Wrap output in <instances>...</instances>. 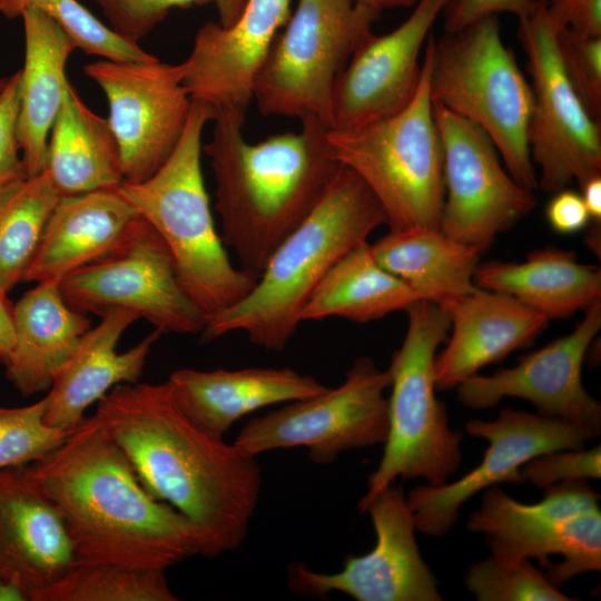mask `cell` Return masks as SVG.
<instances>
[{
    "label": "cell",
    "instance_id": "cell-14",
    "mask_svg": "<svg viewBox=\"0 0 601 601\" xmlns=\"http://www.w3.org/2000/svg\"><path fill=\"white\" fill-rule=\"evenodd\" d=\"M433 114L443 147L440 228L483 253L535 208L536 198L502 166L494 144L477 125L434 102Z\"/></svg>",
    "mask_w": 601,
    "mask_h": 601
},
{
    "label": "cell",
    "instance_id": "cell-35",
    "mask_svg": "<svg viewBox=\"0 0 601 601\" xmlns=\"http://www.w3.org/2000/svg\"><path fill=\"white\" fill-rule=\"evenodd\" d=\"M466 589L479 601H571L530 560L495 556L473 563L464 575Z\"/></svg>",
    "mask_w": 601,
    "mask_h": 601
},
{
    "label": "cell",
    "instance_id": "cell-34",
    "mask_svg": "<svg viewBox=\"0 0 601 601\" xmlns=\"http://www.w3.org/2000/svg\"><path fill=\"white\" fill-rule=\"evenodd\" d=\"M35 8L56 21L77 49L108 60L147 62L158 59L139 45L116 35L78 0H0V13L6 18H21Z\"/></svg>",
    "mask_w": 601,
    "mask_h": 601
},
{
    "label": "cell",
    "instance_id": "cell-48",
    "mask_svg": "<svg viewBox=\"0 0 601 601\" xmlns=\"http://www.w3.org/2000/svg\"><path fill=\"white\" fill-rule=\"evenodd\" d=\"M7 80L8 78H0V92L2 91V89L4 88L6 83H7Z\"/></svg>",
    "mask_w": 601,
    "mask_h": 601
},
{
    "label": "cell",
    "instance_id": "cell-31",
    "mask_svg": "<svg viewBox=\"0 0 601 601\" xmlns=\"http://www.w3.org/2000/svg\"><path fill=\"white\" fill-rule=\"evenodd\" d=\"M417 299L408 286L377 263L365 240L329 268L303 308L300 321L336 316L364 323L406 311Z\"/></svg>",
    "mask_w": 601,
    "mask_h": 601
},
{
    "label": "cell",
    "instance_id": "cell-45",
    "mask_svg": "<svg viewBox=\"0 0 601 601\" xmlns=\"http://www.w3.org/2000/svg\"><path fill=\"white\" fill-rule=\"evenodd\" d=\"M581 196L593 223L601 221V175L593 176L581 186Z\"/></svg>",
    "mask_w": 601,
    "mask_h": 601
},
{
    "label": "cell",
    "instance_id": "cell-21",
    "mask_svg": "<svg viewBox=\"0 0 601 601\" xmlns=\"http://www.w3.org/2000/svg\"><path fill=\"white\" fill-rule=\"evenodd\" d=\"M75 563L62 518L24 466L0 469V580L32 601Z\"/></svg>",
    "mask_w": 601,
    "mask_h": 601
},
{
    "label": "cell",
    "instance_id": "cell-24",
    "mask_svg": "<svg viewBox=\"0 0 601 601\" xmlns=\"http://www.w3.org/2000/svg\"><path fill=\"white\" fill-rule=\"evenodd\" d=\"M167 382L184 412L219 437L255 411L312 397L327 390L313 376L290 367L181 368L173 372Z\"/></svg>",
    "mask_w": 601,
    "mask_h": 601
},
{
    "label": "cell",
    "instance_id": "cell-18",
    "mask_svg": "<svg viewBox=\"0 0 601 601\" xmlns=\"http://www.w3.org/2000/svg\"><path fill=\"white\" fill-rule=\"evenodd\" d=\"M601 328V300L584 311L574 329L492 375H473L457 385L465 407L485 410L503 397L530 402L538 414L601 432V406L582 384V364Z\"/></svg>",
    "mask_w": 601,
    "mask_h": 601
},
{
    "label": "cell",
    "instance_id": "cell-42",
    "mask_svg": "<svg viewBox=\"0 0 601 601\" xmlns=\"http://www.w3.org/2000/svg\"><path fill=\"white\" fill-rule=\"evenodd\" d=\"M546 12L558 27L601 37V0H546Z\"/></svg>",
    "mask_w": 601,
    "mask_h": 601
},
{
    "label": "cell",
    "instance_id": "cell-23",
    "mask_svg": "<svg viewBox=\"0 0 601 601\" xmlns=\"http://www.w3.org/2000/svg\"><path fill=\"white\" fill-rule=\"evenodd\" d=\"M443 311L451 335L435 356L437 391L457 387L484 366L501 361L530 342L548 319L515 298L477 288Z\"/></svg>",
    "mask_w": 601,
    "mask_h": 601
},
{
    "label": "cell",
    "instance_id": "cell-12",
    "mask_svg": "<svg viewBox=\"0 0 601 601\" xmlns=\"http://www.w3.org/2000/svg\"><path fill=\"white\" fill-rule=\"evenodd\" d=\"M518 38L528 57L532 109L526 138L538 186L554 194L575 180L601 175V126L588 112L568 79L556 48V26L546 0H535L519 20Z\"/></svg>",
    "mask_w": 601,
    "mask_h": 601
},
{
    "label": "cell",
    "instance_id": "cell-10",
    "mask_svg": "<svg viewBox=\"0 0 601 601\" xmlns=\"http://www.w3.org/2000/svg\"><path fill=\"white\" fill-rule=\"evenodd\" d=\"M599 497L587 480L549 486L534 504H523L493 485L482 492L466 528L484 534L497 559H535L559 589L578 574L601 569Z\"/></svg>",
    "mask_w": 601,
    "mask_h": 601
},
{
    "label": "cell",
    "instance_id": "cell-36",
    "mask_svg": "<svg viewBox=\"0 0 601 601\" xmlns=\"http://www.w3.org/2000/svg\"><path fill=\"white\" fill-rule=\"evenodd\" d=\"M46 408V396L27 406H0V469L41 460L73 432L49 426L45 422Z\"/></svg>",
    "mask_w": 601,
    "mask_h": 601
},
{
    "label": "cell",
    "instance_id": "cell-7",
    "mask_svg": "<svg viewBox=\"0 0 601 601\" xmlns=\"http://www.w3.org/2000/svg\"><path fill=\"white\" fill-rule=\"evenodd\" d=\"M408 323L401 347L388 367V430L377 469L357 504L368 503L397 477L424 479L440 485L462 462V434L449 425L445 404L436 397V351L450 333V318L437 305L417 299L406 311Z\"/></svg>",
    "mask_w": 601,
    "mask_h": 601
},
{
    "label": "cell",
    "instance_id": "cell-16",
    "mask_svg": "<svg viewBox=\"0 0 601 601\" xmlns=\"http://www.w3.org/2000/svg\"><path fill=\"white\" fill-rule=\"evenodd\" d=\"M465 431L489 442L481 463L459 480L418 485L406 502L416 531L440 538L456 523L461 506L490 486L522 483L521 467L543 453L583 449L597 435L581 426L513 408H502L493 421L471 420Z\"/></svg>",
    "mask_w": 601,
    "mask_h": 601
},
{
    "label": "cell",
    "instance_id": "cell-47",
    "mask_svg": "<svg viewBox=\"0 0 601 601\" xmlns=\"http://www.w3.org/2000/svg\"><path fill=\"white\" fill-rule=\"evenodd\" d=\"M26 593L17 584L0 580V601H26Z\"/></svg>",
    "mask_w": 601,
    "mask_h": 601
},
{
    "label": "cell",
    "instance_id": "cell-44",
    "mask_svg": "<svg viewBox=\"0 0 601 601\" xmlns=\"http://www.w3.org/2000/svg\"><path fill=\"white\" fill-rule=\"evenodd\" d=\"M16 344L13 306L7 295L0 293V361L4 364Z\"/></svg>",
    "mask_w": 601,
    "mask_h": 601
},
{
    "label": "cell",
    "instance_id": "cell-41",
    "mask_svg": "<svg viewBox=\"0 0 601 601\" xmlns=\"http://www.w3.org/2000/svg\"><path fill=\"white\" fill-rule=\"evenodd\" d=\"M535 0H447L442 10L445 32H455L484 17L509 12L524 19Z\"/></svg>",
    "mask_w": 601,
    "mask_h": 601
},
{
    "label": "cell",
    "instance_id": "cell-28",
    "mask_svg": "<svg viewBox=\"0 0 601 601\" xmlns=\"http://www.w3.org/2000/svg\"><path fill=\"white\" fill-rule=\"evenodd\" d=\"M474 284L509 295L548 321L585 311L601 297L600 267L555 247L535 249L522 263L480 264Z\"/></svg>",
    "mask_w": 601,
    "mask_h": 601
},
{
    "label": "cell",
    "instance_id": "cell-1",
    "mask_svg": "<svg viewBox=\"0 0 601 601\" xmlns=\"http://www.w3.org/2000/svg\"><path fill=\"white\" fill-rule=\"evenodd\" d=\"M24 470L62 518L76 563L166 571L221 553L206 531L146 490L96 413Z\"/></svg>",
    "mask_w": 601,
    "mask_h": 601
},
{
    "label": "cell",
    "instance_id": "cell-5",
    "mask_svg": "<svg viewBox=\"0 0 601 601\" xmlns=\"http://www.w3.org/2000/svg\"><path fill=\"white\" fill-rule=\"evenodd\" d=\"M210 105L191 100L183 136L168 160L139 184L117 190L167 246L180 285L206 319L238 303L257 277L235 266L216 230L201 171V136Z\"/></svg>",
    "mask_w": 601,
    "mask_h": 601
},
{
    "label": "cell",
    "instance_id": "cell-3",
    "mask_svg": "<svg viewBox=\"0 0 601 601\" xmlns=\"http://www.w3.org/2000/svg\"><path fill=\"white\" fill-rule=\"evenodd\" d=\"M211 139L203 146L216 181L223 242L239 267L259 277L277 246L319 203L341 164L331 155L327 125L300 120L298 132L256 144L243 136L244 121L214 112Z\"/></svg>",
    "mask_w": 601,
    "mask_h": 601
},
{
    "label": "cell",
    "instance_id": "cell-13",
    "mask_svg": "<svg viewBox=\"0 0 601 601\" xmlns=\"http://www.w3.org/2000/svg\"><path fill=\"white\" fill-rule=\"evenodd\" d=\"M58 285L67 304L83 314L127 309L176 334H200L206 323L180 285L167 246L141 216L110 253Z\"/></svg>",
    "mask_w": 601,
    "mask_h": 601
},
{
    "label": "cell",
    "instance_id": "cell-4",
    "mask_svg": "<svg viewBox=\"0 0 601 601\" xmlns=\"http://www.w3.org/2000/svg\"><path fill=\"white\" fill-rule=\"evenodd\" d=\"M383 224L386 215L376 197L341 165L316 207L270 255L253 289L206 319L201 342L243 332L259 347L283 351L325 274Z\"/></svg>",
    "mask_w": 601,
    "mask_h": 601
},
{
    "label": "cell",
    "instance_id": "cell-27",
    "mask_svg": "<svg viewBox=\"0 0 601 601\" xmlns=\"http://www.w3.org/2000/svg\"><path fill=\"white\" fill-rule=\"evenodd\" d=\"M16 344L6 375L23 396L48 391L90 328L86 314L65 300L59 285L39 283L13 306Z\"/></svg>",
    "mask_w": 601,
    "mask_h": 601
},
{
    "label": "cell",
    "instance_id": "cell-9",
    "mask_svg": "<svg viewBox=\"0 0 601 601\" xmlns=\"http://www.w3.org/2000/svg\"><path fill=\"white\" fill-rule=\"evenodd\" d=\"M378 16L353 0H298L254 78L260 114L316 118L331 128L336 79Z\"/></svg>",
    "mask_w": 601,
    "mask_h": 601
},
{
    "label": "cell",
    "instance_id": "cell-43",
    "mask_svg": "<svg viewBox=\"0 0 601 601\" xmlns=\"http://www.w3.org/2000/svg\"><path fill=\"white\" fill-rule=\"evenodd\" d=\"M545 217L550 227L563 235L578 233L591 223L581 194L565 188L553 194Z\"/></svg>",
    "mask_w": 601,
    "mask_h": 601
},
{
    "label": "cell",
    "instance_id": "cell-11",
    "mask_svg": "<svg viewBox=\"0 0 601 601\" xmlns=\"http://www.w3.org/2000/svg\"><path fill=\"white\" fill-rule=\"evenodd\" d=\"M390 383L387 370H380L371 357H358L337 387L248 421L233 443L255 457L304 447L317 464H331L345 451L384 444L388 430L384 393Z\"/></svg>",
    "mask_w": 601,
    "mask_h": 601
},
{
    "label": "cell",
    "instance_id": "cell-22",
    "mask_svg": "<svg viewBox=\"0 0 601 601\" xmlns=\"http://www.w3.org/2000/svg\"><path fill=\"white\" fill-rule=\"evenodd\" d=\"M139 318L131 311L111 309L85 333L46 395L45 422L49 426L73 430L86 410L115 386L138 382L152 344L164 334L155 328L130 349L117 352L121 335Z\"/></svg>",
    "mask_w": 601,
    "mask_h": 601
},
{
    "label": "cell",
    "instance_id": "cell-2",
    "mask_svg": "<svg viewBox=\"0 0 601 601\" xmlns=\"http://www.w3.org/2000/svg\"><path fill=\"white\" fill-rule=\"evenodd\" d=\"M96 414L154 497L206 531L221 553L242 545L262 492L255 456L194 422L167 381L117 385Z\"/></svg>",
    "mask_w": 601,
    "mask_h": 601
},
{
    "label": "cell",
    "instance_id": "cell-15",
    "mask_svg": "<svg viewBox=\"0 0 601 601\" xmlns=\"http://www.w3.org/2000/svg\"><path fill=\"white\" fill-rule=\"evenodd\" d=\"M83 72L107 98L124 181H145L171 156L188 120L184 63L102 59L85 65Z\"/></svg>",
    "mask_w": 601,
    "mask_h": 601
},
{
    "label": "cell",
    "instance_id": "cell-20",
    "mask_svg": "<svg viewBox=\"0 0 601 601\" xmlns=\"http://www.w3.org/2000/svg\"><path fill=\"white\" fill-rule=\"evenodd\" d=\"M290 13V0H246L231 26L203 24L183 62V83L190 99L245 121L254 78Z\"/></svg>",
    "mask_w": 601,
    "mask_h": 601
},
{
    "label": "cell",
    "instance_id": "cell-25",
    "mask_svg": "<svg viewBox=\"0 0 601 601\" xmlns=\"http://www.w3.org/2000/svg\"><path fill=\"white\" fill-rule=\"evenodd\" d=\"M139 216L117 188L61 196L23 282L59 284L117 247Z\"/></svg>",
    "mask_w": 601,
    "mask_h": 601
},
{
    "label": "cell",
    "instance_id": "cell-29",
    "mask_svg": "<svg viewBox=\"0 0 601 601\" xmlns=\"http://www.w3.org/2000/svg\"><path fill=\"white\" fill-rule=\"evenodd\" d=\"M377 263L401 279L418 299L442 309L475 292L482 252L445 235L441 228L390 230L371 245Z\"/></svg>",
    "mask_w": 601,
    "mask_h": 601
},
{
    "label": "cell",
    "instance_id": "cell-37",
    "mask_svg": "<svg viewBox=\"0 0 601 601\" xmlns=\"http://www.w3.org/2000/svg\"><path fill=\"white\" fill-rule=\"evenodd\" d=\"M108 27L122 39L138 45L175 8L211 3L223 27L231 26L243 12L246 0H92Z\"/></svg>",
    "mask_w": 601,
    "mask_h": 601
},
{
    "label": "cell",
    "instance_id": "cell-33",
    "mask_svg": "<svg viewBox=\"0 0 601 601\" xmlns=\"http://www.w3.org/2000/svg\"><path fill=\"white\" fill-rule=\"evenodd\" d=\"M165 570L111 562L75 563L32 601H175Z\"/></svg>",
    "mask_w": 601,
    "mask_h": 601
},
{
    "label": "cell",
    "instance_id": "cell-26",
    "mask_svg": "<svg viewBox=\"0 0 601 601\" xmlns=\"http://www.w3.org/2000/svg\"><path fill=\"white\" fill-rule=\"evenodd\" d=\"M24 65L19 71L18 137L28 177L46 169L48 138L70 83L68 59L76 48L62 28L38 9L22 16Z\"/></svg>",
    "mask_w": 601,
    "mask_h": 601
},
{
    "label": "cell",
    "instance_id": "cell-17",
    "mask_svg": "<svg viewBox=\"0 0 601 601\" xmlns=\"http://www.w3.org/2000/svg\"><path fill=\"white\" fill-rule=\"evenodd\" d=\"M364 513L370 514L376 535L370 552L347 556L343 568L334 573L293 562L287 571L288 587L317 598L341 592L357 601H441L436 577L420 553L402 486H386Z\"/></svg>",
    "mask_w": 601,
    "mask_h": 601
},
{
    "label": "cell",
    "instance_id": "cell-39",
    "mask_svg": "<svg viewBox=\"0 0 601 601\" xmlns=\"http://www.w3.org/2000/svg\"><path fill=\"white\" fill-rule=\"evenodd\" d=\"M523 482L540 489L574 480L601 477V446L563 449L538 455L521 467Z\"/></svg>",
    "mask_w": 601,
    "mask_h": 601
},
{
    "label": "cell",
    "instance_id": "cell-30",
    "mask_svg": "<svg viewBox=\"0 0 601 601\" xmlns=\"http://www.w3.org/2000/svg\"><path fill=\"white\" fill-rule=\"evenodd\" d=\"M45 170L62 196L116 189L124 183L108 119L95 114L71 83L50 130Z\"/></svg>",
    "mask_w": 601,
    "mask_h": 601
},
{
    "label": "cell",
    "instance_id": "cell-40",
    "mask_svg": "<svg viewBox=\"0 0 601 601\" xmlns=\"http://www.w3.org/2000/svg\"><path fill=\"white\" fill-rule=\"evenodd\" d=\"M19 71L0 92V190L28 177L18 137Z\"/></svg>",
    "mask_w": 601,
    "mask_h": 601
},
{
    "label": "cell",
    "instance_id": "cell-19",
    "mask_svg": "<svg viewBox=\"0 0 601 601\" xmlns=\"http://www.w3.org/2000/svg\"><path fill=\"white\" fill-rule=\"evenodd\" d=\"M447 0H418L411 16L393 31L371 33L338 75L329 129L347 130L403 110L421 77V49Z\"/></svg>",
    "mask_w": 601,
    "mask_h": 601
},
{
    "label": "cell",
    "instance_id": "cell-6",
    "mask_svg": "<svg viewBox=\"0 0 601 601\" xmlns=\"http://www.w3.org/2000/svg\"><path fill=\"white\" fill-rule=\"evenodd\" d=\"M434 39L431 32L416 92L403 110L353 129L326 132L332 157L370 188L390 230L441 227L443 147L430 91Z\"/></svg>",
    "mask_w": 601,
    "mask_h": 601
},
{
    "label": "cell",
    "instance_id": "cell-32",
    "mask_svg": "<svg viewBox=\"0 0 601 601\" xmlns=\"http://www.w3.org/2000/svg\"><path fill=\"white\" fill-rule=\"evenodd\" d=\"M61 196L46 170L0 190V293L23 280Z\"/></svg>",
    "mask_w": 601,
    "mask_h": 601
},
{
    "label": "cell",
    "instance_id": "cell-46",
    "mask_svg": "<svg viewBox=\"0 0 601 601\" xmlns=\"http://www.w3.org/2000/svg\"><path fill=\"white\" fill-rule=\"evenodd\" d=\"M355 3H359L372 8L377 11L390 8L411 7L418 0H353Z\"/></svg>",
    "mask_w": 601,
    "mask_h": 601
},
{
    "label": "cell",
    "instance_id": "cell-8",
    "mask_svg": "<svg viewBox=\"0 0 601 601\" xmlns=\"http://www.w3.org/2000/svg\"><path fill=\"white\" fill-rule=\"evenodd\" d=\"M430 91L432 102L490 137L518 184L538 187L526 138L532 90L502 41L496 14L434 39Z\"/></svg>",
    "mask_w": 601,
    "mask_h": 601
},
{
    "label": "cell",
    "instance_id": "cell-38",
    "mask_svg": "<svg viewBox=\"0 0 601 601\" xmlns=\"http://www.w3.org/2000/svg\"><path fill=\"white\" fill-rule=\"evenodd\" d=\"M556 48L577 95L591 117L600 121L601 37L585 36L556 26Z\"/></svg>",
    "mask_w": 601,
    "mask_h": 601
}]
</instances>
